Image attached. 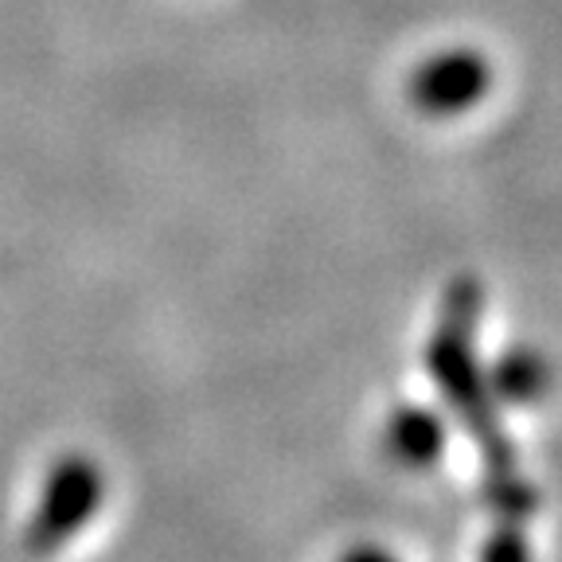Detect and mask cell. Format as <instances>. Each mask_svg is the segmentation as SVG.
Returning a JSON list of instances; mask_svg holds the SVG:
<instances>
[{"label":"cell","mask_w":562,"mask_h":562,"mask_svg":"<svg viewBox=\"0 0 562 562\" xmlns=\"http://www.w3.org/2000/svg\"><path fill=\"white\" fill-rule=\"evenodd\" d=\"M481 316L484 290L473 273H461L446 285L438 321L426 340V371L438 386L441 411L449 422L473 438L488 473V501L504 519H524L531 512V488L519 481L516 449L501 422V403L492 395L488 360L481 356Z\"/></svg>","instance_id":"1"},{"label":"cell","mask_w":562,"mask_h":562,"mask_svg":"<svg viewBox=\"0 0 562 562\" xmlns=\"http://www.w3.org/2000/svg\"><path fill=\"white\" fill-rule=\"evenodd\" d=\"M496 70L492 59L481 47L453 44L430 52L406 79V102L418 110L422 117L434 122H449V117L473 114L476 105L492 94Z\"/></svg>","instance_id":"2"},{"label":"cell","mask_w":562,"mask_h":562,"mask_svg":"<svg viewBox=\"0 0 562 562\" xmlns=\"http://www.w3.org/2000/svg\"><path fill=\"white\" fill-rule=\"evenodd\" d=\"M383 453L403 473H434L449 453V414L430 403H398L383 422Z\"/></svg>","instance_id":"3"},{"label":"cell","mask_w":562,"mask_h":562,"mask_svg":"<svg viewBox=\"0 0 562 562\" xmlns=\"http://www.w3.org/2000/svg\"><path fill=\"white\" fill-rule=\"evenodd\" d=\"M488 383L501 406L527 411V406H539L551 395L554 368L543 351L531 348V344H512L496 360H488Z\"/></svg>","instance_id":"4"},{"label":"cell","mask_w":562,"mask_h":562,"mask_svg":"<svg viewBox=\"0 0 562 562\" xmlns=\"http://www.w3.org/2000/svg\"><path fill=\"white\" fill-rule=\"evenodd\" d=\"M481 562H531V543L519 519H501L492 527V536L481 547Z\"/></svg>","instance_id":"5"},{"label":"cell","mask_w":562,"mask_h":562,"mask_svg":"<svg viewBox=\"0 0 562 562\" xmlns=\"http://www.w3.org/2000/svg\"><path fill=\"white\" fill-rule=\"evenodd\" d=\"M340 562H398V554L383 543H356L340 554Z\"/></svg>","instance_id":"6"}]
</instances>
